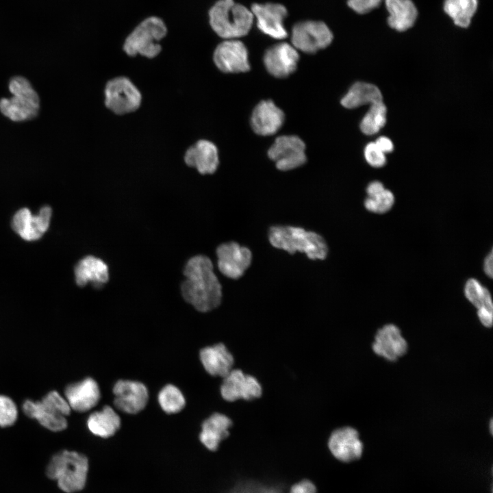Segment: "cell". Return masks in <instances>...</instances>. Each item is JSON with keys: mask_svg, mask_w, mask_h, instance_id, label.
Instances as JSON below:
<instances>
[{"mask_svg": "<svg viewBox=\"0 0 493 493\" xmlns=\"http://www.w3.org/2000/svg\"><path fill=\"white\" fill-rule=\"evenodd\" d=\"M250 10L262 33L275 39H283L288 36L283 25L288 10L284 5L276 3H257L252 4Z\"/></svg>", "mask_w": 493, "mask_h": 493, "instance_id": "obj_11", "label": "cell"}, {"mask_svg": "<svg viewBox=\"0 0 493 493\" xmlns=\"http://www.w3.org/2000/svg\"><path fill=\"white\" fill-rule=\"evenodd\" d=\"M262 393V386L258 381L238 369L231 370L225 376L220 386L221 396L230 402L240 399L253 400L259 398Z\"/></svg>", "mask_w": 493, "mask_h": 493, "instance_id": "obj_15", "label": "cell"}, {"mask_svg": "<svg viewBox=\"0 0 493 493\" xmlns=\"http://www.w3.org/2000/svg\"><path fill=\"white\" fill-rule=\"evenodd\" d=\"M181 290L184 299L199 312L217 307L222 299L221 285L214 273L212 262L205 255H196L186 263Z\"/></svg>", "mask_w": 493, "mask_h": 493, "instance_id": "obj_1", "label": "cell"}, {"mask_svg": "<svg viewBox=\"0 0 493 493\" xmlns=\"http://www.w3.org/2000/svg\"><path fill=\"white\" fill-rule=\"evenodd\" d=\"M200 359L210 375L222 377L232 370L234 362L233 355L221 343L203 348L200 351Z\"/></svg>", "mask_w": 493, "mask_h": 493, "instance_id": "obj_25", "label": "cell"}, {"mask_svg": "<svg viewBox=\"0 0 493 493\" xmlns=\"http://www.w3.org/2000/svg\"><path fill=\"white\" fill-rule=\"evenodd\" d=\"M379 102H382L379 89L372 84L359 81L355 83L341 100L342 105L350 109Z\"/></svg>", "mask_w": 493, "mask_h": 493, "instance_id": "obj_28", "label": "cell"}, {"mask_svg": "<svg viewBox=\"0 0 493 493\" xmlns=\"http://www.w3.org/2000/svg\"><path fill=\"white\" fill-rule=\"evenodd\" d=\"M76 283L84 287L91 283L96 288H101L109 279L107 264L101 259L88 255L79 260L74 270Z\"/></svg>", "mask_w": 493, "mask_h": 493, "instance_id": "obj_22", "label": "cell"}, {"mask_svg": "<svg viewBox=\"0 0 493 493\" xmlns=\"http://www.w3.org/2000/svg\"><path fill=\"white\" fill-rule=\"evenodd\" d=\"M208 16L213 31L225 40L246 36L254 21L251 11L233 0H218L209 10Z\"/></svg>", "mask_w": 493, "mask_h": 493, "instance_id": "obj_2", "label": "cell"}, {"mask_svg": "<svg viewBox=\"0 0 493 493\" xmlns=\"http://www.w3.org/2000/svg\"><path fill=\"white\" fill-rule=\"evenodd\" d=\"M218 267L225 276L240 278L251 263L252 254L245 246L235 242L224 243L216 249Z\"/></svg>", "mask_w": 493, "mask_h": 493, "instance_id": "obj_14", "label": "cell"}, {"mask_svg": "<svg viewBox=\"0 0 493 493\" xmlns=\"http://www.w3.org/2000/svg\"><path fill=\"white\" fill-rule=\"evenodd\" d=\"M374 142L385 154L392 152L394 149V144L392 140L386 136H380Z\"/></svg>", "mask_w": 493, "mask_h": 493, "instance_id": "obj_39", "label": "cell"}, {"mask_svg": "<svg viewBox=\"0 0 493 493\" xmlns=\"http://www.w3.org/2000/svg\"><path fill=\"white\" fill-rule=\"evenodd\" d=\"M17 416L18 411L14 402L7 396L0 395V427L12 425Z\"/></svg>", "mask_w": 493, "mask_h": 493, "instance_id": "obj_34", "label": "cell"}, {"mask_svg": "<svg viewBox=\"0 0 493 493\" xmlns=\"http://www.w3.org/2000/svg\"><path fill=\"white\" fill-rule=\"evenodd\" d=\"M478 8V0H444L443 9L453 23L462 28L470 26Z\"/></svg>", "mask_w": 493, "mask_h": 493, "instance_id": "obj_29", "label": "cell"}, {"mask_svg": "<svg viewBox=\"0 0 493 493\" xmlns=\"http://www.w3.org/2000/svg\"><path fill=\"white\" fill-rule=\"evenodd\" d=\"M385 188L383 187V185L378 181H372L371 182L367 187V193L369 197H372L377 194H379L380 192L383 190Z\"/></svg>", "mask_w": 493, "mask_h": 493, "instance_id": "obj_40", "label": "cell"}, {"mask_svg": "<svg viewBox=\"0 0 493 493\" xmlns=\"http://www.w3.org/2000/svg\"><path fill=\"white\" fill-rule=\"evenodd\" d=\"M231 426L229 418L215 413L203 422L199 440L207 449L214 452L218 449L220 442L229 435V429Z\"/></svg>", "mask_w": 493, "mask_h": 493, "instance_id": "obj_23", "label": "cell"}, {"mask_svg": "<svg viewBox=\"0 0 493 493\" xmlns=\"http://www.w3.org/2000/svg\"><path fill=\"white\" fill-rule=\"evenodd\" d=\"M288 493H318L315 484L307 479L293 483Z\"/></svg>", "mask_w": 493, "mask_h": 493, "instance_id": "obj_38", "label": "cell"}, {"mask_svg": "<svg viewBox=\"0 0 493 493\" xmlns=\"http://www.w3.org/2000/svg\"><path fill=\"white\" fill-rule=\"evenodd\" d=\"M386 107L382 102L370 105L360 123L362 131L366 135L377 133L386 122Z\"/></svg>", "mask_w": 493, "mask_h": 493, "instance_id": "obj_30", "label": "cell"}, {"mask_svg": "<svg viewBox=\"0 0 493 493\" xmlns=\"http://www.w3.org/2000/svg\"><path fill=\"white\" fill-rule=\"evenodd\" d=\"M248 51L242 42L228 39L216 47L213 60L216 67L224 73H238L249 71Z\"/></svg>", "mask_w": 493, "mask_h": 493, "instance_id": "obj_10", "label": "cell"}, {"mask_svg": "<svg viewBox=\"0 0 493 493\" xmlns=\"http://www.w3.org/2000/svg\"><path fill=\"white\" fill-rule=\"evenodd\" d=\"M465 295L477 309L493 312V305L490 292L475 279H470L465 285Z\"/></svg>", "mask_w": 493, "mask_h": 493, "instance_id": "obj_31", "label": "cell"}, {"mask_svg": "<svg viewBox=\"0 0 493 493\" xmlns=\"http://www.w3.org/2000/svg\"><path fill=\"white\" fill-rule=\"evenodd\" d=\"M167 27L157 16H149L140 22L127 36L123 49L129 56L140 55L153 58L162 51L160 41L167 34Z\"/></svg>", "mask_w": 493, "mask_h": 493, "instance_id": "obj_6", "label": "cell"}, {"mask_svg": "<svg viewBox=\"0 0 493 493\" xmlns=\"http://www.w3.org/2000/svg\"><path fill=\"white\" fill-rule=\"evenodd\" d=\"M23 410L27 416L37 420L42 426L52 431H60L67 427L64 416L45 406L40 401H25Z\"/></svg>", "mask_w": 493, "mask_h": 493, "instance_id": "obj_26", "label": "cell"}, {"mask_svg": "<svg viewBox=\"0 0 493 493\" xmlns=\"http://www.w3.org/2000/svg\"><path fill=\"white\" fill-rule=\"evenodd\" d=\"M45 406L64 416L71 412V407L66 399L58 392L51 391L40 401Z\"/></svg>", "mask_w": 493, "mask_h": 493, "instance_id": "obj_35", "label": "cell"}, {"mask_svg": "<svg viewBox=\"0 0 493 493\" xmlns=\"http://www.w3.org/2000/svg\"><path fill=\"white\" fill-rule=\"evenodd\" d=\"M382 0H347L348 6L355 12L364 14L377 8Z\"/></svg>", "mask_w": 493, "mask_h": 493, "instance_id": "obj_37", "label": "cell"}, {"mask_svg": "<svg viewBox=\"0 0 493 493\" xmlns=\"http://www.w3.org/2000/svg\"><path fill=\"white\" fill-rule=\"evenodd\" d=\"M51 214L52 210L48 205L41 207L36 215H32L28 208H21L14 215L12 227L23 240H37L49 229Z\"/></svg>", "mask_w": 493, "mask_h": 493, "instance_id": "obj_12", "label": "cell"}, {"mask_svg": "<svg viewBox=\"0 0 493 493\" xmlns=\"http://www.w3.org/2000/svg\"><path fill=\"white\" fill-rule=\"evenodd\" d=\"M270 244L290 253H304L311 260H324L328 253L323 238L316 232L291 226H273L268 232Z\"/></svg>", "mask_w": 493, "mask_h": 493, "instance_id": "obj_3", "label": "cell"}, {"mask_svg": "<svg viewBox=\"0 0 493 493\" xmlns=\"http://www.w3.org/2000/svg\"><path fill=\"white\" fill-rule=\"evenodd\" d=\"M87 427L94 435L108 438L114 435L121 427V418L110 406L92 413L87 420Z\"/></svg>", "mask_w": 493, "mask_h": 493, "instance_id": "obj_27", "label": "cell"}, {"mask_svg": "<svg viewBox=\"0 0 493 493\" xmlns=\"http://www.w3.org/2000/svg\"><path fill=\"white\" fill-rule=\"evenodd\" d=\"M64 394L71 409L79 412H85L93 408L99 401L101 396L97 383L90 377L68 385Z\"/></svg>", "mask_w": 493, "mask_h": 493, "instance_id": "obj_20", "label": "cell"}, {"mask_svg": "<svg viewBox=\"0 0 493 493\" xmlns=\"http://www.w3.org/2000/svg\"><path fill=\"white\" fill-rule=\"evenodd\" d=\"M8 89L12 96L0 99L1 114L15 122L30 120L38 115L40 109L39 96L25 77H12Z\"/></svg>", "mask_w": 493, "mask_h": 493, "instance_id": "obj_5", "label": "cell"}, {"mask_svg": "<svg viewBox=\"0 0 493 493\" xmlns=\"http://www.w3.org/2000/svg\"><path fill=\"white\" fill-rule=\"evenodd\" d=\"M263 60L270 75L282 78L295 71L299 55L292 45L280 42L271 46L265 51Z\"/></svg>", "mask_w": 493, "mask_h": 493, "instance_id": "obj_17", "label": "cell"}, {"mask_svg": "<svg viewBox=\"0 0 493 493\" xmlns=\"http://www.w3.org/2000/svg\"><path fill=\"white\" fill-rule=\"evenodd\" d=\"M372 348L378 356L395 362L406 354L408 344L397 326L387 324L377 330Z\"/></svg>", "mask_w": 493, "mask_h": 493, "instance_id": "obj_18", "label": "cell"}, {"mask_svg": "<svg viewBox=\"0 0 493 493\" xmlns=\"http://www.w3.org/2000/svg\"><path fill=\"white\" fill-rule=\"evenodd\" d=\"M158 402L162 409L167 414L180 412L186 405L185 398L176 386L168 384L159 392Z\"/></svg>", "mask_w": 493, "mask_h": 493, "instance_id": "obj_32", "label": "cell"}, {"mask_svg": "<svg viewBox=\"0 0 493 493\" xmlns=\"http://www.w3.org/2000/svg\"><path fill=\"white\" fill-rule=\"evenodd\" d=\"M327 446L332 456L343 463H351L359 459L364 449L359 433L351 427H344L333 431L329 438Z\"/></svg>", "mask_w": 493, "mask_h": 493, "instance_id": "obj_13", "label": "cell"}, {"mask_svg": "<svg viewBox=\"0 0 493 493\" xmlns=\"http://www.w3.org/2000/svg\"><path fill=\"white\" fill-rule=\"evenodd\" d=\"M492 423H493V422H492V420L491 419V420H490V433H491L492 435V432H493V431H492V427H492Z\"/></svg>", "mask_w": 493, "mask_h": 493, "instance_id": "obj_42", "label": "cell"}, {"mask_svg": "<svg viewBox=\"0 0 493 493\" xmlns=\"http://www.w3.org/2000/svg\"><path fill=\"white\" fill-rule=\"evenodd\" d=\"M388 12L387 23L397 31L412 27L418 17V10L412 0H384Z\"/></svg>", "mask_w": 493, "mask_h": 493, "instance_id": "obj_24", "label": "cell"}, {"mask_svg": "<svg viewBox=\"0 0 493 493\" xmlns=\"http://www.w3.org/2000/svg\"><path fill=\"white\" fill-rule=\"evenodd\" d=\"M113 393L115 406L125 413L137 414L148 402V390L139 381L119 380L114 385Z\"/></svg>", "mask_w": 493, "mask_h": 493, "instance_id": "obj_16", "label": "cell"}, {"mask_svg": "<svg viewBox=\"0 0 493 493\" xmlns=\"http://www.w3.org/2000/svg\"><path fill=\"white\" fill-rule=\"evenodd\" d=\"M492 259V251H491L485 259L483 265V268L485 274L490 278H492L493 275Z\"/></svg>", "mask_w": 493, "mask_h": 493, "instance_id": "obj_41", "label": "cell"}, {"mask_svg": "<svg viewBox=\"0 0 493 493\" xmlns=\"http://www.w3.org/2000/svg\"><path fill=\"white\" fill-rule=\"evenodd\" d=\"M268 155L281 170L298 168L306 162L305 145L296 136H281L276 138Z\"/></svg>", "mask_w": 493, "mask_h": 493, "instance_id": "obj_9", "label": "cell"}, {"mask_svg": "<svg viewBox=\"0 0 493 493\" xmlns=\"http://www.w3.org/2000/svg\"><path fill=\"white\" fill-rule=\"evenodd\" d=\"M284 121V114L274 102L264 100L254 108L251 125L253 130L260 136L275 134L281 127Z\"/></svg>", "mask_w": 493, "mask_h": 493, "instance_id": "obj_19", "label": "cell"}, {"mask_svg": "<svg viewBox=\"0 0 493 493\" xmlns=\"http://www.w3.org/2000/svg\"><path fill=\"white\" fill-rule=\"evenodd\" d=\"M88 468L86 456L76 451H62L53 456L46 472L62 491L73 493L85 487Z\"/></svg>", "mask_w": 493, "mask_h": 493, "instance_id": "obj_4", "label": "cell"}, {"mask_svg": "<svg viewBox=\"0 0 493 493\" xmlns=\"http://www.w3.org/2000/svg\"><path fill=\"white\" fill-rule=\"evenodd\" d=\"M104 92L106 108L116 114L135 112L142 103L141 92L126 77H116L108 81Z\"/></svg>", "mask_w": 493, "mask_h": 493, "instance_id": "obj_7", "label": "cell"}, {"mask_svg": "<svg viewBox=\"0 0 493 493\" xmlns=\"http://www.w3.org/2000/svg\"><path fill=\"white\" fill-rule=\"evenodd\" d=\"M184 160L190 167L195 168L202 175L214 173L219 164L216 145L207 140H199L186 151Z\"/></svg>", "mask_w": 493, "mask_h": 493, "instance_id": "obj_21", "label": "cell"}, {"mask_svg": "<svg viewBox=\"0 0 493 493\" xmlns=\"http://www.w3.org/2000/svg\"><path fill=\"white\" fill-rule=\"evenodd\" d=\"M394 203V197L391 191L384 189L377 195L368 197L364 201L365 207L375 213H385L388 212Z\"/></svg>", "mask_w": 493, "mask_h": 493, "instance_id": "obj_33", "label": "cell"}, {"mask_svg": "<svg viewBox=\"0 0 493 493\" xmlns=\"http://www.w3.org/2000/svg\"><path fill=\"white\" fill-rule=\"evenodd\" d=\"M333 35L323 21H303L294 25L291 34L292 45L307 53H314L327 47Z\"/></svg>", "mask_w": 493, "mask_h": 493, "instance_id": "obj_8", "label": "cell"}, {"mask_svg": "<svg viewBox=\"0 0 493 493\" xmlns=\"http://www.w3.org/2000/svg\"><path fill=\"white\" fill-rule=\"evenodd\" d=\"M364 156L366 162L372 166L379 168L385 165L386 157L373 142L368 143L364 149Z\"/></svg>", "mask_w": 493, "mask_h": 493, "instance_id": "obj_36", "label": "cell"}]
</instances>
